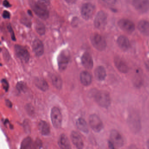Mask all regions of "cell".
Wrapping results in <instances>:
<instances>
[{
    "label": "cell",
    "mask_w": 149,
    "mask_h": 149,
    "mask_svg": "<svg viewBox=\"0 0 149 149\" xmlns=\"http://www.w3.org/2000/svg\"><path fill=\"white\" fill-rule=\"evenodd\" d=\"M95 99L97 104L103 108H108L111 103L109 94L104 91L97 92L95 95Z\"/></svg>",
    "instance_id": "1"
},
{
    "label": "cell",
    "mask_w": 149,
    "mask_h": 149,
    "mask_svg": "<svg viewBox=\"0 0 149 149\" xmlns=\"http://www.w3.org/2000/svg\"><path fill=\"white\" fill-rule=\"evenodd\" d=\"M128 125L130 129L134 132H138L141 128V122L139 115L136 113H131L128 117Z\"/></svg>",
    "instance_id": "2"
},
{
    "label": "cell",
    "mask_w": 149,
    "mask_h": 149,
    "mask_svg": "<svg viewBox=\"0 0 149 149\" xmlns=\"http://www.w3.org/2000/svg\"><path fill=\"white\" fill-rule=\"evenodd\" d=\"M32 7L34 12L40 18L43 19H48L49 13L46 6L41 4L40 2H35L32 4Z\"/></svg>",
    "instance_id": "3"
},
{
    "label": "cell",
    "mask_w": 149,
    "mask_h": 149,
    "mask_svg": "<svg viewBox=\"0 0 149 149\" xmlns=\"http://www.w3.org/2000/svg\"><path fill=\"white\" fill-rule=\"evenodd\" d=\"M91 40L95 48L99 51H103L106 47V42L104 38L97 33L93 34L91 37Z\"/></svg>",
    "instance_id": "4"
},
{
    "label": "cell",
    "mask_w": 149,
    "mask_h": 149,
    "mask_svg": "<svg viewBox=\"0 0 149 149\" xmlns=\"http://www.w3.org/2000/svg\"><path fill=\"white\" fill-rule=\"evenodd\" d=\"M51 119L55 128H60L61 126L62 116L60 109L57 107H54L51 112Z\"/></svg>",
    "instance_id": "5"
},
{
    "label": "cell",
    "mask_w": 149,
    "mask_h": 149,
    "mask_svg": "<svg viewBox=\"0 0 149 149\" xmlns=\"http://www.w3.org/2000/svg\"><path fill=\"white\" fill-rule=\"evenodd\" d=\"M70 54L68 50H63L58 56L57 61L59 70L63 71L66 69L70 61Z\"/></svg>",
    "instance_id": "6"
},
{
    "label": "cell",
    "mask_w": 149,
    "mask_h": 149,
    "mask_svg": "<svg viewBox=\"0 0 149 149\" xmlns=\"http://www.w3.org/2000/svg\"><path fill=\"white\" fill-rule=\"evenodd\" d=\"M89 123L91 129L95 132H99L103 128L102 122L95 114L91 115L89 118Z\"/></svg>",
    "instance_id": "7"
},
{
    "label": "cell",
    "mask_w": 149,
    "mask_h": 149,
    "mask_svg": "<svg viewBox=\"0 0 149 149\" xmlns=\"http://www.w3.org/2000/svg\"><path fill=\"white\" fill-rule=\"evenodd\" d=\"M135 9L141 13H146L149 9V0H132Z\"/></svg>",
    "instance_id": "8"
},
{
    "label": "cell",
    "mask_w": 149,
    "mask_h": 149,
    "mask_svg": "<svg viewBox=\"0 0 149 149\" xmlns=\"http://www.w3.org/2000/svg\"><path fill=\"white\" fill-rule=\"evenodd\" d=\"M107 20V17L106 14L103 11H100L96 16L94 21V25L98 29H103L106 26Z\"/></svg>",
    "instance_id": "9"
},
{
    "label": "cell",
    "mask_w": 149,
    "mask_h": 149,
    "mask_svg": "<svg viewBox=\"0 0 149 149\" xmlns=\"http://www.w3.org/2000/svg\"><path fill=\"white\" fill-rule=\"evenodd\" d=\"M111 141L114 146L121 147L124 145V140L119 132L116 130H112L110 135Z\"/></svg>",
    "instance_id": "10"
},
{
    "label": "cell",
    "mask_w": 149,
    "mask_h": 149,
    "mask_svg": "<svg viewBox=\"0 0 149 149\" xmlns=\"http://www.w3.org/2000/svg\"><path fill=\"white\" fill-rule=\"evenodd\" d=\"M118 26L123 31L128 33H131L135 30V25L133 22L127 19L120 20L118 22Z\"/></svg>",
    "instance_id": "11"
},
{
    "label": "cell",
    "mask_w": 149,
    "mask_h": 149,
    "mask_svg": "<svg viewBox=\"0 0 149 149\" xmlns=\"http://www.w3.org/2000/svg\"><path fill=\"white\" fill-rule=\"evenodd\" d=\"M15 53L17 56L22 61L28 62L30 58V54L27 49L22 46L16 45L15 47Z\"/></svg>",
    "instance_id": "12"
},
{
    "label": "cell",
    "mask_w": 149,
    "mask_h": 149,
    "mask_svg": "<svg viewBox=\"0 0 149 149\" xmlns=\"http://www.w3.org/2000/svg\"><path fill=\"white\" fill-rule=\"evenodd\" d=\"M95 13V7L93 5L87 3L83 5L81 8V15L83 18L88 20L93 16Z\"/></svg>",
    "instance_id": "13"
},
{
    "label": "cell",
    "mask_w": 149,
    "mask_h": 149,
    "mask_svg": "<svg viewBox=\"0 0 149 149\" xmlns=\"http://www.w3.org/2000/svg\"><path fill=\"white\" fill-rule=\"evenodd\" d=\"M71 139L74 145L78 148L82 149L84 147V143L80 134L76 131H73L71 134Z\"/></svg>",
    "instance_id": "14"
},
{
    "label": "cell",
    "mask_w": 149,
    "mask_h": 149,
    "mask_svg": "<svg viewBox=\"0 0 149 149\" xmlns=\"http://www.w3.org/2000/svg\"><path fill=\"white\" fill-rule=\"evenodd\" d=\"M81 62L84 68L91 69L93 67V61L91 55L88 53H85L82 56Z\"/></svg>",
    "instance_id": "15"
},
{
    "label": "cell",
    "mask_w": 149,
    "mask_h": 149,
    "mask_svg": "<svg viewBox=\"0 0 149 149\" xmlns=\"http://www.w3.org/2000/svg\"><path fill=\"white\" fill-rule=\"evenodd\" d=\"M33 48L35 54L37 56H41L44 53L43 43L39 40H36L33 42Z\"/></svg>",
    "instance_id": "16"
},
{
    "label": "cell",
    "mask_w": 149,
    "mask_h": 149,
    "mask_svg": "<svg viewBox=\"0 0 149 149\" xmlns=\"http://www.w3.org/2000/svg\"><path fill=\"white\" fill-rule=\"evenodd\" d=\"M117 44L120 49L124 51L128 50L130 47L129 39L123 36H121L118 37L117 40Z\"/></svg>",
    "instance_id": "17"
},
{
    "label": "cell",
    "mask_w": 149,
    "mask_h": 149,
    "mask_svg": "<svg viewBox=\"0 0 149 149\" xmlns=\"http://www.w3.org/2000/svg\"><path fill=\"white\" fill-rule=\"evenodd\" d=\"M114 63L117 68L120 72L126 73L128 72L129 68L124 61L120 58H116L114 61Z\"/></svg>",
    "instance_id": "18"
},
{
    "label": "cell",
    "mask_w": 149,
    "mask_h": 149,
    "mask_svg": "<svg viewBox=\"0 0 149 149\" xmlns=\"http://www.w3.org/2000/svg\"><path fill=\"white\" fill-rule=\"evenodd\" d=\"M80 81L84 86H88L92 82L91 75L88 71H82L80 74Z\"/></svg>",
    "instance_id": "19"
},
{
    "label": "cell",
    "mask_w": 149,
    "mask_h": 149,
    "mask_svg": "<svg viewBox=\"0 0 149 149\" xmlns=\"http://www.w3.org/2000/svg\"><path fill=\"white\" fill-rule=\"evenodd\" d=\"M58 144L60 148L61 149H69L71 148L69 140L68 137L64 134H62L60 136L58 141Z\"/></svg>",
    "instance_id": "20"
},
{
    "label": "cell",
    "mask_w": 149,
    "mask_h": 149,
    "mask_svg": "<svg viewBox=\"0 0 149 149\" xmlns=\"http://www.w3.org/2000/svg\"><path fill=\"white\" fill-rule=\"evenodd\" d=\"M138 28L144 35H149V22L145 20H141L138 24Z\"/></svg>",
    "instance_id": "21"
},
{
    "label": "cell",
    "mask_w": 149,
    "mask_h": 149,
    "mask_svg": "<svg viewBox=\"0 0 149 149\" xmlns=\"http://www.w3.org/2000/svg\"><path fill=\"white\" fill-rule=\"evenodd\" d=\"M95 75L98 81L104 80L106 77V72L104 68L102 66L97 67L95 70Z\"/></svg>",
    "instance_id": "22"
},
{
    "label": "cell",
    "mask_w": 149,
    "mask_h": 149,
    "mask_svg": "<svg viewBox=\"0 0 149 149\" xmlns=\"http://www.w3.org/2000/svg\"><path fill=\"white\" fill-rule=\"evenodd\" d=\"M39 130L40 133L44 136L48 135L50 133L49 125L45 121L40 122L39 124Z\"/></svg>",
    "instance_id": "23"
},
{
    "label": "cell",
    "mask_w": 149,
    "mask_h": 149,
    "mask_svg": "<svg viewBox=\"0 0 149 149\" xmlns=\"http://www.w3.org/2000/svg\"><path fill=\"white\" fill-rule=\"evenodd\" d=\"M76 125L78 129L82 132L87 133L88 132V128L86 121L84 118H78L76 122Z\"/></svg>",
    "instance_id": "24"
},
{
    "label": "cell",
    "mask_w": 149,
    "mask_h": 149,
    "mask_svg": "<svg viewBox=\"0 0 149 149\" xmlns=\"http://www.w3.org/2000/svg\"><path fill=\"white\" fill-rule=\"evenodd\" d=\"M35 84L36 87L43 91H46L48 89L49 86L47 83L42 78H38L36 79Z\"/></svg>",
    "instance_id": "25"
},
{
    "label": "cell",
    "mask_w": 149,
    "mask_h": 149,
    "mask_svg": "<svg viewBox=\"0 0 149 149\" xmlns=\"http://www.w3.org/2000/svg\"><path fill=\"white\" fill-rule=\"evenodd\" d=\"M52 83L57 88L61 89L62 87V81L59 76L53 75L51 77Z\"/></svg>",
    "instance_id": "26"
},
{
    "label": "cell",
    "mask_w": 149,
    "mask_h": 149,
    "mask_svg": "<svg viewBox=\"0 0 149 149\" xmlns=\"http://www.w3.org/2000/svg\"><path fill=\"white\" fill-rule=\"evenodd\" d=\"M32 144V139L29 137H27L24 139L21 144V148L22 149H27L31 148Z\"/></svg>",
    "instance_id": "27"
},
{
    "label": "cell",
    "mask_w": 149,
    "mask_h": 149,
    "mask_svg": "<svg viewBox=\"0 0 149 149\" xmlns=\"http://www.w3.org/2000/svg\"><path fill=\"white\" fill-rule=\"evenodd\" d=\"M36 29L37 33L39 34L42 35L44 34L45 33V26L43 24L40 22H37L36 25Z\"/></svg>",
    "instance_id": "28"
},
{
    "label": "cell",
    "mask_w": 149,
    "mask_h": 149,
    "mask_svg": "<svg viewBox=\"0 0 149 149\" xmlns=\"http://www.w3.org/2000/svg\"><path fill=\"white\" fill-rule=\"evenodd\" d=\"M16 88L19 92H25V91L26 89V87L25 83L22 82L17 83Z\"/></svg>",
    "instance_id": "29"
},
{
    "label": "cell",
    "mask_w": 149,
    "mask_h": 149,
    "mask_svg": "<svg viewBox=\"0 0 149 149\" xmlns=\"http://www.w3.org/2000/svg\"><path fill=\"white\" fill-rule=\"evenodd\" d=\"M1 84H2V86L3 88L7 91H8V88H9V84L8 82L7 81L6 79H3L1 80Z\"/></svg>",
    "instance_id": "30"
},
{
    "label": "cell",
    "mask_w": 149,
    "mask_h": 149,
    "mask_svg": "<svg viewBox=\"0 0 149 149\" xmlns=\"http://www.w3.org/2000/svg\"><path fill=\"white\" fill-rule=\"evenodd\" d=\"M39 2L47 6L49 5L50 1L49 0H39Z\"/></svg>",
    "instance_id": "31"
},
{
    "label": "cell",
    "mask_w": 149,
    "mask_h": 149,
    "mask_svg": "<svg viewBox=\"0 0 149 149\" xmlns=\"http://www.w3.org/2000/svg\"><path fill=\"white\" fill-rule=\"evenodd\" d=\"M106 4L109 5H113L116 3V0H102Z\"/></svg>",
    "instance_id": "32"
},
{
    "label": "cell",
    "mask_w": 149,
    "mask_h": 149,
    "mask_svg": "<svg viewBox=\"0 0 149 149\" xmlns=\"http://www.w3.org/2000/svg\"><path fill=\"white\" fill-rule=\"evenodd\" d=\"M3 18L5 19H9L10 17V14L9 12L7 11H5L3 12Z\"/></svg>",
    "instance_id": "33"
},
{
    "label": "cell",
    "mask_w": 149,
    "mask_h": 149,
    "mask_svg": "<svg viewBox=\"0 0 149 149\" xmlns=\"http://www.w3.org/2000/svg\"><path fill=\"white\" fill-rule=\"evenodd\" d=\"M3 5L6 8H9L11 7V5H10L9 2L7 0H5L4 2H3Z\"/></svg>",
    "instance_id": "34"
},
{
    "label": "cell",
    "mask_w": 149,
    "mask_h": 149,
    "mask_svg": "<svg viewBox=\"0 0 149 149\" xmlns=\"http://www.w3.org/2000/svg\"><path fill=\"white\" fill-rule=\"evenodd\" d=\"M6 105H7L8 107H10V108H11V107H12V103H11V102H10V101H9V100H6Z\"/></svg>",
    "instance_id": "35"
},
{
    "label": "cell",
    "mask_w": 149,
    "mask_h": 149,
    "mask_svg": "<svg viewBox=\"0 0 149 149\" xmlns=\"http://www.w3.org/2000/svg\"><path fill=\"white\" fill-rule=\"evenodd\" d=\"M9 30H10V31L12 32V39H13V40H15V35L13 33V29H12V28H11V26L9 27Z\"/></svg>",
    "instance_id": "36"
},
{
    "label": "cell",
    "mask_w": 149,
    "mask_h": 149,
    "mask_svg": "<svg viewBox=\"0 0 149 149\" xmlns=\"http://www.w3.org/2000/svg\"><path fill=\"white\" fill-rule=\"evenodd\" d=\"M65 1L69 4H73V3L75 2L76 0H65Z\"/></svg>",
    "instance_id": "37"
},
{
    "label": "cell",
    "mask_w": 149,
    "mask_h": 149,
    "mask_svg": "<svg viewBox=\"0 0 149 149\" xmlns=\"http://www.w3.org/2000/svg\"><path fill=\"white\" fill-rule=\"evenodd\" d=\"M146 68H147V69L149 70V61H148L146 63Z\"/></svg>",
    "instance_id": "38"
},
{
    "label": "cell",
    "mask_w": 149,
    "mask_h": 149,
    "mask_svg": "<svg viewBox=\"0 0 149 149\" xmlns=\"http://www.w3.org/2000/svg\"><path fill=\"white\" fill-rule=\"evenodd\" d=\"M146 145H147V148L149 149V140H148L147 142V143H146Z\"/></svg>",
    "instance_id": "39"
}]
</instances>
